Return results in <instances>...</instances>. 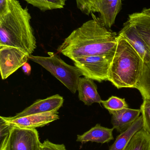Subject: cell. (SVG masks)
<instances>
[{"mask_svg":"<svg viewBox=\"0 0 150 150\" xmlns=\"http://www.w3.org/2000/svg\"><path fill=\"white\" fill-rule=\"evenodd\" d=\"M41 144L36 129L11 126L1 140L0 150H41Z\"/></svg>","mask_w":150,"mask_h":150,"instance_id":"5","label":"cell"},{"mask_svg":"<svg viewBox=\"0 0 150 150\" xmlns=\"http://www.w3.org/2000/svg\"><path fill=\"white\" fill-rule=\"evenodd\" d=\"M48 57L29 55V59L43 67L73 93L77 91V84L80 76V71L75 67L70 66L54 52L48 53Z\"/></svg>","mask_w":150,"mask_h":150,"instance_id":"4","label":"cell"},{"mask_svg":"<svg viewBox=\"0 0 150 150\" xmlns=\"http://www.w3.org/2000/svg\"><path fill=\"white\" fill-rule=\"evenodd\" d=\"M41 150H67L65 145L53 143L48 140L44 141L41 144Z\"/></svg>","mask_w":150,"mask_h":150,"instance_id":"23","label":"cell"},{"mask_svg":"<svg viewBox=\"0 0 150 150\" xmlns=\"http://www.w3.org/2000/svg\"><path fill=\"white\" fill-rule=\"evenodd\" d=\"M128 21L132 24L150 49V15L136 12L129 16Z\"/></svg>","mask_w":150,"mask_h":150,"instance_id":"15","label":"cell"},{"mask_svg":"<svg viewBox=\"0 0 150 150\" xmlns=\"http://www.w3.org/2000/svg\"><path fill=\"white\" fill-rule=\"evenodd\" d=\"M9 12L0 16V46L16 47L31 55L37 47L31 15L17 0H9Z\"/></svg>","mask_w":150,"mask_h":150,"instance_id":"2","label":"cell"},{"mask_svg":"<svg viewBox=\"0 0 150 150\" xmlns=\"http://www.w3.org/2000/svg\"><path fill=\"white\" fill-rule=\"evenodd\" d=\"M63 98L59 94H55L44 99L38 100L30 106L12 117L18 118L34 114L58 112L63 105Z\"/></svg>","mask_w":150,"mask_h":150,"instance_id":"10","label":"cell"},{"mask_svg":"<svg viewBox=\"0 0 150 150\" xmlns=\"http://www.w3.org/2000/svg\"><path fill=\"white\" fill-rule=\"evenodd\" d=\"M124 150H150V135L143 128L135 134Z\"/></svg>","mask_w":150,"mask_h":150,"instance_id":"17","label":"cell"},{"mask_svg":"<svg viewBox=\"0 0 150 150\" xmlns=\"http://www.w3.org/2000/svg\"><path fill=\"white\" fill-rule=\"evenodd\" d=\"M9 11V0H0V16L6 15Z\"/></svg>","mask_w":150,"mask_h":150,"instance_id":"24","label":"cell"},{"mask_svg":"<svg viewBox=\"0 0 150 150\" xmlns=\"http://www.w3.org/2000/svg\"><path fill=\"white\" fill-rule=\"evenodd\" d=\"M143 66V61L137 52L124 38L118 35L108 81L118 89L135 88Z\"/></svg>","mask_w":150,"mask_h":150,"instance_id":"3","label":"cell"},{"mask_svg":"<svg viewBox=\"0 0 150 150\" xmlns=\"http://www.w3.org/2000/svg\"><path fill=\"white\" fill-rule=\"evenodd\" d=\"M143 128V120L141 115L127 130L117 136L115 142L109 147V150H124L135 134Z\"/></svg>","mask_w":150,"mask_h":150,"instance_id":"16","label":"cell"},{"mask_svg":"<svg viewBox=\"0 0 150 150\" xmlns=\"http://www.w3.org/2000/svg\"><path fill=\"white\" fill-rule=\"evenodd\" d=\"M101 104L108 111H118L129 108L125 99L113 96L107 100H102Z\"/></svg>","mask_w":150,"mask_h":150,"instance_id":"21","label":"cell"},{"mask_svg":"<svg viewBox=\"0 0 150 150\" xmlns=\"http://www.w3.org/2000/svg\"><path fill=\"white\" fill-rule=\"evenodd\" d=\"M29 4L42 11L64 8L66 0H25Z\"/></svg>","mask_w":150,"mask_h":150,"instance_id":"19","label":"cell"},{"mask_svg":"<svg viewBox=\"0 0 150 150\" xmlns=\"http://www.w3.org/2000/svg\"><path fill=\"white\" fill-rule=\"evenodd\" d=\"M22 67V70L25 74L27 75V76H29L31 74V67L29 63L26 62L23 65Z\"/></svg>","mask_w":150,"mask_h":150,"instance_id":"25","label":"cell"},{"mask_svg":"<svg viewBox=\"0 0 150 150\" xmlns=\"http://www.w3.org/2000/svg\"><path fill=\"white\" fill-rule=\"evenodd\" d=\"M114 129L113 128H108L102 127L100 124H97L82 135H77V142L82 144L90 142L101 144L109 143L114 140Z\"/></svg>","mask_w":150,"mask_h":150,"instance_id":"14","label":"cell"},{"mask_svg":"<svg viewBox=\"0 0 150 150\" xmlns=\"http://www.w3.org/2000/svg\"><path fill=\"white\" fill-rule=\"evenodd\" d=\"M118 35L124 38L140 55L144 63L150 61V49L134 26L127 21Z\"/></svg>","mask_w":150,"mask_h":150,"instance_id":"9","label":"cell"},{"mask_svg":"<svg viewBox=\"0 0 150 150\" xmlns=\"http://www.w3.org/2000/svg\"><path fill=\"white\" fill-rule=\"evenodd\" d=\"M142 12L148 15H150V8H144L142 11Z\"/></svg>","mask_w":150,"mask_h":150,"instance_id":"26","label":"cell"},{"mask_svg":"<svg viewBox=\"0 0 150 150\" xmlns=\"http://www.w3.org/2000/svg\"><path fill=\"white\" fill-rule=\"evenodd\" d=\"M102 0H76L77 8L84 14L89 16L99 12Z\"/></svg>","mask_w":150,"mask_h":150,"instance_id":"20","label":"cell"},{"mask_svg":"<svg viewBox=\"0 0 150 150\" xmlns=\"http://www.w3.org/2000/svg\"><path fill=\"white\" fill-rule=\"evenodd\" d=\"M143 99H150V61L144 63L141 77L136 86Z\"/></svg>","mask_w":150,"mask_h":150,"instance_id":"18","label":"cell"},{"mask_svg":"<svg viewBox=\"0 0 150 150\" xmlns=\"http://www.w3.org/2000/svg\"><path fill=\"white\" fill-rule=\"evenodd\" d=\"M29 54L9 46H0V71L3 80L8 78L27 62Z\"/></svg>","mask_w":150,"mask_h":150,"instance_id":"7","label":"cell"},{"mask_svg":"<svg viewBox=\"0 0 150 150\" xmlns=\"http://www.w3.org/2000/svg\"><path fill=\"white\" fill-rule=\"evenodd\" d=\"M141 106L143 120V129L150 135V99H143Z\"/></svg>","mask_w":150,"mask_h":150,"instance_id":"22","label":"cell"},{"mask_svg":"<svg viewBox=\"0 0 150 150\" xmlns=\"http://www.w3.org/2000/svg\"><path fill=\"white\" fill-rule=\"evenodd\" d=\"M109 112L112 115L111 123L113 128L120 133L127 130L141 113V109H131L129 108Z\"/></svg>","mask_w":150,"mask_h":150,"instance_id":"11","label":"cell"},{"mask_svg":"<svg viewBox=\"0 0 150 150\" xmlns=\"http://www.w3.org/2000/svg\"><path fill=\"white\" fill-rule=\"evenodd\" d=\"M78 98L86 105L93 103L101 104L102 100L97 91V85L93 80L85 77H80L77 84Z\"/></svg>","mask_w":150,"mask_h":150,"instance_id":"12","label":"cell"},{"mask_svg":"<svg viewBox=\"0 0 150 150\" xmlns=\"http://www.w3.org/2000/svg\"><path fill=\"white\" fill-rule=\"evenodd\" d=\"M114 54V52L87 56L75 59L73 61L82 76L100 83L108 80L109 69Z\"/></svg>","mask_w":150,"mask_h":150,"instance_id":"6","label":"cell"},{"mask_svg":"<svg viewBox=\"0 0 150 150\" xmlns=\"http://www.w3.org/2000/svg\"><path fill=\"white\" fill-rule=\"evenodd\" d=\"M122 8V0H102L100 7L99 18L105 27L110 29L115 23Z\"/></svg>","mask_w":150,"mask_h":150,"instance_id":"13","label":"cell"},{"mask_svg":"<svg viewBox=\"0 0 150 150\" xmlns=\"http://www.w3.org/2000/svg\"><path fill=\"white\" fill-rule=\"evenodd\" d=\"M58 112H48L29 115L18 118L6 117L1 116L6 123L12 127L26 129H36L48 125L60 119Z\"/></svg>","mask_w":150,"mask_h":150,"instance_id":"8","label":"cell"},{"mask_svg":"<svg viewBox=\"0 0 150 150\" xmlns=\"http://www.w3.org/2000/svg\"><path fill=\"white\" fill-rule=\"evenodd\" d=\"M92 18L74 30L57 51L70 59L115 52L118 35L105 27L99 18Z\"/></svg>","mask_w":150,"mask_h":150,"instance_id":"1","label":"cell"}]
</instances>
